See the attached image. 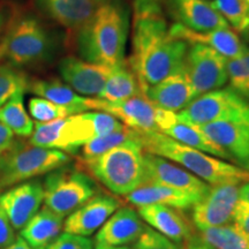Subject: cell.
<instances>
[{"mask_svg": "<svg viewBox=\"0 0 249 249\" xmlns=\"http://www.w3.org/2000/svg\"><path fill=\"white\" fill-rule=\"evenodd\" d=\"M134 8L129 66L144 92L148 87L183 71L189 44L170 35L158 0H135Z\"/></svg>", "mask_w": 249, "mask_h": 249, "instance_id": "1", "label": "cell"}, {"mask_svg": "<svg viewBox=\"0 0 249 249\" xmlns=\"http://www.w3.org/2000/svg\"><path fill=\"white\" fill-rule=\"evenodd\" d=\"M128 28V13L123 6L112 2L98 5L89 22L77 31L81 58L110 68L123 65Z\"/></svg>", "mask_w": 249, "mask_h": 249, "instance_id": "2", "label": "cell"}, {"mask_svg": "<svg viewBox=\"0 0 249 249\" xmlns=\"http://www.w3.org/2000/svg\"><path fill=\"white\" fill-rule=\"evenodd\" d=\"M147 152L166 158L203 180L210 186L219 183H242L249 180V172L234 164L191 148L160 132H140Z\"/></svg>", "mask_w": 249, "mask_h": 249, "instance_id": "3", "label": "cell"}, {"mask_svg": "<svg viewBox=\"0 0 249 249\" xmlns=\"http://www.w3.org/2000/svg\"><path fill=\"white\" fill-rule=\"evenodd\" d=\"M124 126L117 118L107 112H82L50 123H36L30 144L64 152H75L90 140Z\"/></svg>", "mask_w": 249, "mask_h": 249, "instance_id": "4", "label": "cell"}, {"mask_svg": "<svg viewBox=\"0 0 249 249\" xmlns=\"http://www.w3.org/2000/svg\"><path fill=\"white\" fill-rule=\"evenodd\" d=\"M141 138L111 149L90 160H81L82 166L117 195H128L145 182Z\"/></svg>", "mask_w": 249, "mask_h": 249, "instance_id": "5", "label": "cell"}, {"mask_svg": "<svg viewBox=\"0 0 249 249\" xmlns=\"http://www.w3.org/2000/svg\"><path fill=\"white\" fill-rule=\"evenodd\" d=\"M70 161L64 151L14 142L0 156V189L50 173Z\"/></svg>", "mask_w": 249, "mask_h": 249, "instance_id": "6", "label": "cell"}, {"mask_svg": "<svg viewBox=\"0 0 249 249\" xmlns=\"http://www.w3.org/2000/svg\"><path fill=\"white\" fill-rule=\"evenodd\" d=\"M44 204L59 216L66 217L96 195L93 180L79 169L52 171L45 178Z\"/></svg>", "mask_w": 249, "mask_h": 249, "instance_id": "7", "label": "cell"}, {"mask_svg": "<svg viewBox=\"0 0 249 249\" xmlns=\"http://www.w3.org/2000/svg\"><path fill=\"white\" fill-rule=\"evenodd\" d=\"M178 114L196 126L216 121L249 120V101L227 87L200 95Z\"/></svg>", "mask_w": 249, "mask_h": 249, "instance_id": "8", "label": "cell"}, {"mask_svg": "<svg viewBox=\"0 0 249 249\" xmlns=\"http://www.w3.org/2000/svg\"><path fill=\"white\" fill-rule=\"evenodd\" d=\"M51 48V39L42 24L36 18H21L8 29L0 51L18 66L43 60Z\"/></svg>", "mask_w": 249, "mask_h": 249, "instance_id": "9", "label": "cell"}, {"mask_svg": "<svg viewBox=\"0 0 249 249\" xmlns=\"http://www.w3.org/2000/svg\"><path fill=\"white\" fill-rule=\"evenodd\" d=\"M182 73L195 90L197 97L227 83V59L211 48L189 44Z\"/></svg>", "mask_w": 249, "mask_h": 249, "instance_id": "10", "label": "cell"}, {"mask_svg": "<svg viewBox=\"0 0 249 249\" xmlns=\"http://www.w3.org/2000/svg\"><path fill=\"white\" fill-rule=\"evenodd\" d=\"M241 183H219L210 187L202 200L192 208L193 223L196 229H207L232 223L239 201Z\"/></svg>", "mask_w": 249, "mask_h": 249, "instance_id": "11", "label": "cell"}, {"mask_svg": "<svg viewBox=\"0 0 249 249\" xmlns=\"http://www.w3.org/2000/svg\"><path fill=\"white\" fill-rule=\"evenodd\" d=\"M90 110L107 112L117 118L124 126L138 132H158L156 123L158 107L144 95L134 96L120 102H107L101 98L91 97Z\"/></svg>", "mask_w": 249, "mask_h": 249, "instance_id": "12", "label": "cell"}, {"mask_svg": "<svg viewBox=\"0 0 249 249\" xmlns=\"http://www.w3.org/2000/svg\"><path fill=\"white\" fill-rule=\"evenodd\" d=\"M143 164H144L145 182L167 186L202 197H204L211 187L209 183L188 172L180 165L145 150L143 156Z\"/></svg>", "mask_w": 249, "mask_h": 249, "instance_id": "13", "label": "cell"}, {"mask_svg": "<svg viewBox=\"0 0 249 249\" xmlns=\"http://www.w3.org/2000/svg\"><path fill=\"white\" fill-rule=\"evenodd\" d=\"M236 166L249 172V120L216 121L197 126Z\"/></svg>", "mask_w": 249, "mask_h": 249, "instance_id": "14", "label": "cell"}, {"mask_svg": "<svg viewBox=\"0 0 249 249\" xmlns=\"http://www.w3.org/2000/svg\"><path fill=\"white\" fill-rule=\"evenodd\" d=\"M112 68L76 57H66L59 62V73L67 86L86 97H98Z\"/></svg>", "mask_w": 249, "mask_h": 249, "instance_id": "15", "label": "cell"}, {"mask_svg": "<svg viewBox=\"0 0 249 249\" xmlns=\"http://www.w3.org/2000/svg\"><path fill=\"white\" fill-rule=\"evenodd\" d=\"M156 123H157L158 132L173 139L174 141L197 149L220 160H230L229 155L222 148L218 147L216 143L211 141L196 124L181 119L176 112L161 110L158 107Z\"/></svg>", "mask_w": 249, "mask_h": 249, "instance_id": "16", "label": "cell"}, {"mask_svg": "<svg viewBox=\"0 0 249 249\" xmlns=\"http://www.w3.org/2000/svg\"><path fill=\"white\" fill-rule=\"evenodd\" d=\"M44 201V189L39 181H28L0 195V208L14 230H22Z\"/></svg>", "mask_w": 249, "mask_h": 249, "instance_id": "17", "label": "cell"}, {"mask_svg": "<svg viewBox=\"0 0 249 249\" xmlns=\"http://www.w3.org/2000/svg\"><path fill=\"white\" fill-rule=\"evenodd\" d=\"M120 201L111 195H95L77 208L64 222V231L71 234L89 236L119 209Z\"/></svg>", "mask_w": 249, "mask_h": 249, "instance_id": "18", "label": "cell"}, {"mask_svg": "<svg viewBox=\"0 0 249 249\" xmlns=\"http://www.w3.org/2000/svg\"><path fill=\"white\" fill-rule=\"evenodd\" d=\"M140 217L151 229L156 230L177 244H186L194 233V227L182 210L161 204L142 205L138 208Z\"/></svg>", "mask_w": 249, "mask_h": 249, "instance_id": "19", "label": "cell"}, {"mask_svg": "<svg viewBox=\"0 0 249 249\" xmlns=\"http://www.w3.org/2000/svg\"><path fill=\"white\" fill-rule=\"evenodd\" d=\"M167 9L177 23L194 31L229 28V23L209 0H166ZM231 28V27H230Z\"/></svg>", "mask_w": 249, "mask_h": 249, "instance_id": "20", "label": "cell"}, {"mask_svg": "<svg viewBox=\"0 0 249 249\" xmlns=\"http://www.w3.org/2000/svg\"><path fill=\"white\" fill-rule=\"evenodd\" d=\"M170 35L185 40L188 44H201L211 48L226 59L241 57L245 45L232 28H222L209 31H194L180 23H173L169 28Z\"/></svg>", "mask_w": 249, "mask_h": 249, "instance_id": "21", "label": "cell"}, {"mask_svg": "<svg viewBox=\"0 0 249 249\" xmlns=\"http://www.w3.org/2000/svg\"><path fill=\"white\" fill-rule=\"evenodd\" d=\"M145 225L138 211L130 207L118 209L96 234V246H127L134 244Z\"/></svg>", "mask_w": 249, "mask_h": 249, "instance_id": "22", "label": "cell"}, {"mask_svg": "<svg viewBox=\"0 0 249 249\" xmlns=\"http://www.w3.org/2000/svg\"><path fill=\"white\" fill-rule=\"evenodd\" d=\"M143 95L155 107L178 113L197 97L195 90L182 71L173 74L154 86L148 87Z\"/></svg>", "mask_w": 249, "mask_h": 249, "instance_id": "23", "label": "cell"}, {"mask_svg": "<svg viewBox=\"0 0 249 249\" xmlns=\"http://www.w3.org/2000/svg\"><path fill=\"white\" fill-rule=\"evenodd\" d=\"M126 198L130 204L138 208L142 205L161 204L185 210L191 209L203 197L158 183L145 182L130 194L126 195Z\"/></svg>", "mask_w": 249, "mask_h": 249, "instance_id": "24", "label": "cell"}, {"mask_svg": "<svg viewBox=\"0 0 249 249\" xmlns=\"http://www.w3.org/2000/svg\"><path fill=\"white\" fill-rule=\"evenodd\" d=\"M37 2L55 22L75 31L89 22L98 7L96 0H37Z\"/></svg>", "mask_w": 249, "mask_h": 249, "instance_id": "25", "label": "cell"}, {"mask_svg": "<svg viewBox=\"0 0 249 249\" xmlns=\"http://www.w3.org/2000/svg\"><path fill=\"white\" fill-rule=\"evenodd\" d=\"M64 227V217L59 216L49 208H42L23 226L21 238H23L31 247L45 249L60 234Z\"/></svg>", "mask_w": 249, "mask_h": 249, "instance_id": "26", "label": "cell"}, {"mask_svg": "<svg viewBox=\"0 0 249 249\" xmlns=\"http://www.w3.org/2000/svg\"><path fill=\"white\" fill-rule=\"evenodd\" d=\"M29 89L38 97L71 108L75 114L90 110V98L91 97L79 95L70 86L62 83L59 80H36L30 83Z\"/></svg>", "mask_w": 249, "mask_h": 249, "instance_id": "27", "label": "cell"}, {"mask_svg": "<svg viewBox=\"0 0 249 249\" xmlns=\"http://www.w3.org/2000/svg\"><path fill=\"white\" fill-rule=\"evenodd\" d=\"M139 95H143V92L138 77L129 64L124 62L120 66L112 68L97 98L107 102H120Z\"/></svg>", "mask_w": 249, "mask_h": 249, "instance_id": "28", "label": "cell"}, {"mask_svg": "<svg viewBox=\"0 0 249 249\" xmlns=\"http://www.w3.org/2000/svg\"><path fill=\"white\" fill-rule=\"evenodd\" d=\"M197 231L202 240L214 249H249V238L233 223Z\"/></svg>", "mask_w": 249, "mask_h": 249, "instance_id": "29", "label": "cell"}, {"mask_svg": "<svg viewBox=\"0 0 249 249\" xmlns=\"http://www.w3.org/2000/svg\"><path fill=\"white\" fill-rule=\"evenodd\" d=\"M0 123L6 124L18 136H31L35 124L24 107L23 92L15 95L0 107Z\"/></svg>", "mask_w": 249, "mask_h": 249, "instance_id": "30", "label": "cell"}, {"mask_svg": "<svg viewBox=\"0 0 249 249\" xmlns=\"http://www.w3.org/2000/svg\"><path fill=\"white\" fill-rule=\"evenodd\" d=\"M135 140H140V132L124 126L123 128L98 136V138L87 142L82 147V160H90L97 158L123 143L135 141Z\"/></svg>", "mask_w": 249, "mask_h": 249, "instance_id": "31", "label": "cell"}, {"mask_svg": "<svg viewBox=\"0 0 249 249\" xmlns=\"http://www.w3.org/2000/svg\"><path fill=\"white\" fill-rule=\"evenodd\" d=\"M211 4L236 34L249 35V8L245 0H213Z\"/></svg>", "mask_w": 249, "mask_h": 249, "instance_id": "32", "label": "cell"}, {"mask_svg": "<svg viewBox=\"0 0 249 249\" xmlns=\"http://www.w3.org/2000/svg\"><path fill=\"white\" fill-rule=\"evenodd\" d=\"M29 80L22 71L1 65L0 66V107L15 95L29 89Z\"/></svg>", "mask_w": 249, "mask_h": 249, "instance_id": "33", "label": "cell"}, {"mask_svg": "<svg viewBox=\"0 0 249 249\" xmlns=\"http://www.w3.org/2000/svg\"><path fill=\"white\" fill-rule=\"evenodd\" d=\"M28 107H29L31 117L36 120V123H50V121L64 119V118L75 114L71 108L54 104L38 96L30 98Z\"/></svg>", "mask_w": 249, "mask_h": 249, "instance_id": "34", "label": "cell"}, {"mask_svg": "<svg viewBox=\"0 0 249 249\" xmlns=\"http://www.w3.org/2000/svg\"><path fill=\"white\" fill-rule=\"evenodd\" d=\"M230 88L249 101V70L242 57L227 59Z\"/></svg>", "mask_w": 249, "mask_h": 249, "instance_id": "35", "label": "cell"}, {"mask_svg": "<svg viewBox=\"0 0 249 249\" xmlns=\"http://www.w3.org/2000/svg\"><path fill=\"white\" fill-rule=\"evenodd\" d=\"M134 249H186V244H177L145 225L144 231L134 242Z\"/></svg>", "mask_w": 249, "mask_h": 249, "instance_id": "36", "label": "cell"}, {"mask_svg": "<svg viewBox=\"0 0 249 249\" xmlns=\"http://www.w3.org/2000/svg\"><path fill=\"white\" fill-rule=\"evenodd\" d=\"M45 249H93V241L88 236L62 233Z\"/></svg>", "mask_w": 249, "mask_h": 249, "instance_id": "37", "label": "cell"}, {"mask_svg": "<svg viewBox=\"0 0 249 249\" xmlns=\"http://www.w3.org/2000/svg\"><path fill=\"white\" fill-rule=\"evenodd\" d=\"M233 224H235L242 232L249 238V205L242 201H238L234 213H233Z\"/></svg>", "mask_w": 249, "mask_h": 249, "instance_id": "38", "label": "cell"}, {"mask_svg": "<svg viewBox=\"0 0 249 249\" xmlns=\"http://www.w3.org/2000/svg\"><path fill=\"white\" fill-rule=\"evenodd\" d=\"M15 240L14 227L0 208V248L7 247Z\"/></svg>", "mask_w": 249, "mask_h": 249, "instance_id": "39", "label": "cell"}, {"mask_svg": "<svg viewBox=\"0 0 249 249\" xmlns=\"http://www.w3.org/2000/svg\"><path fill=\"white\" fill-rule=\"evenodd\" d=\"M14 143V133L6 124L0 123V156L8 150Z\"/></svg>", "mask_w": 249, "mask_h": 249, "instance_id": "40", "label": "cell"}, {"mask_svg": "<svg viewBox=\"0 0 249 249\" xmlns=\"http://www.w3.org/2000/svg\"><path fill=\"white\" fill-rule=\"evenodd\" d=\"M186 249H214V248H213L210 245H208L207 242L202 240L200 235L194 234L188 241L186 242Z\"/></svg>", "mask_w": 249, "mask_h": 249, "instance_id": "41", "label": "cell"}, {"mask_svg": "<svg viewBox=\"0 0 249 249\" xmlns=\"http://www.w3.org/2000/svg\"><path fill=\"white\" fill-rule=\"evenodd\" d=\"M239 201L249 205V180H246L239 187Z\"/></svg>", "mask_w": 249, "mask_h": 249, "instance_id": "42", "label": "cell"}, {"mask_svg": "<svg viewBox=\"0 0 249 249\" xmlns=\"http://www.w3.org/2000/svg\"><path fill=\"white\" fill-rule=\"evenodd\" d=\"M2 249H38V248H34L28 244V242L24 240L23 238H15V240L12 242L11 245H8L7 247L2 248Z\"/></svg>", "mask_w": 249, "mask_h": 249, "instance_id": "43", "label": "cell"}, {"mask_svg": "<svg viewBox=\"0 0 249 249\" xmlns=\"http://www.w3.org/2000/svg\"><path fill=\"white\" fill-rule=\"evenodd\" d=\"M241 57H242V59H244V61L246 62V65H247V67H248V70H249V46L245 45L244 52H242Z\"/></svg>", "mask_w": 249, "mask_h": 249, "instance_id": "44", "label": "cell"}, {"mask_svg": "<svg viewBox=\"0 0 249 249\" xmlns=\"http://www.w3.org/2000/svg\"><path fill=\"white\" fill-rule=\"evenodd\" d=\"M96 249H130L127 246H96Z\"/></svg>", "mask_w": 249, "mask_h": 249, "instance_id": "45", "label": "cell"}, {"mask_svg": "<svg viewBox=\"0 0 249 249\" xmlns=\"http://www.w3.org/2000/svg\"><path fill=\"white\" fill-rule=\"evenodd\" d=\"M245 2H246V4H247V6H248V8H249V0H245Z\"/></svg>", "mask_w": 249, "mask_h": 249, "instance_id": "46", "label": "cell"}, {"mask_svg": "<svg viewBox=\"0 0 249 249\" xmlns=\"http://www.w3.org/2000/svg\"><path fill=\"white\" fill-rule=\"evenodd\" d=\"M0 28H1V15H0Z\"/></svg>", "mask_w": 249, "mask_h": 249, "instance_id": "47", "label": "cell"}, {"mask_svg": "<svg viewBox=\"0 0 249 249\" xmlns=\"http://www.w3.org/2000/svg\"><path fill=\"white\" fill-rule=\"evenodd\" d=\"M0 54H1V51H0Z\"/></svg>", "mask_w": 249, "mask_h": 249, "instance_id": "48", "label": "cell"}]
</instances>
